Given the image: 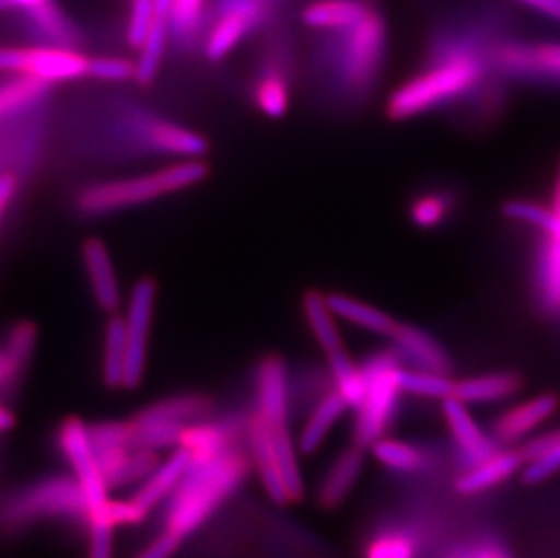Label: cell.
Listing matches in <instances>:
<instances>
[{
  "instance_id": "9c48e42d",
  "label": "cell",
  "mask_w": 560,
  "mask_h": 558,
  "mask_svg": "<svg viewBox=\"0 0 560 558\" xmlns=\"http://www.w3.org/2000/svg\"><path fill=\"white\" fill-rule=\"evenodd\" d=\"M385 43V22L374 10L369 11L354 27L347 30L341 68L350 84L365 85L374 79Z\"/></svg>"
},
{
  "instance_id": "c3c4849f",
  "label": "cell",
  "mask_w": 560,
  "mask_h": 558,
  "mask_svg": "<svg viewBox=\"0 0 560 558\" xmlns=\"http://www.w3.org/2000/svg\"><path fill=\"white\" fill-rule=\"evenodd\" d=\"M545 281L553 305L560 309V248L550 242L546 251Z\"/></svg>"
},
{
  "instance_id": "681fc988",
  "label": "cell",
  "mask_w": 560,
  "mask_h": 558,
  "mask_svg": "<svg viewBox=\"0 0 560 558\" xmlns=\"http://www.w3.org/2000/svg\"><path fill=\"white\" fill-rule=\"evenodd\" d=\"M16 189H19V179L15 174H0V218L15 198Z\"/></svg>"
},
{
  "instance_id": "1f68e13d",
  "label": "cell",
  "mask_w": 560,
  "mask_h": 558,
  "mask_svg": "<svg viewBox=\"0 0 560 558\" xmlns=\"http://www.w3.org/2000/svg\"><path fill=\"white\" fill-rule=\"evenodd\" d=\"M502 214L513 222L534 226L546 234L548 242L560 248V217L553 212V209H546L534 201L512 200L502 206Z\"/></svg>"
},
{
  "instance_id": "f6af8a7d",
  "label": "cell",
  "mask_w": 560,
  "mask_h": 558,
  "mask_svg": "<svg viewBox=\"0 0 560 558\" xmlns=\"http://www.w3.org/2000/svg\"><path fill=\"white\" fill-rule=\"evenodd\" d=\"M448 214V201L444 200L443 196L427 195L419 198L412 206L410 217L413 223L423 229H432L443 222L444 218Z\"/></svg>"
},
{
  "instance_id": "680465c9",
  "label": "cell",
  "mask_w": 560,
  "mask_h": 558,
  "mask_svg": "<svg viewBox=\"0 0 560 558\" xmlns=\"http://www.w3.org/2000/svg\"><path fill=\"white\" fill-rule=\"evenodd\" d=\"M557 433H559V441H560V430H557Z\"/></svg>"
},
{
  "instance_id": "e575fe53",
  "label": "cell",
  "mask_w": 560,
  "mask_h": 558,
  "mask_svg": "<svg viewBox=\"0 0 560 558\" xmlns=\"http://www.w3.org/2000/svg\"><path fill=\"white\" fill-rule=\"evenodd\" d=\"M254 104L269 118L280 120L291 107V90L287 80L278 73L265 74L254 88Z\"/></svg>"
},
{
  "instance_id": "484cf974",
  "label": "cell",
  "mask_w": 560,
  "mask_h": 558,
  "mask_svg": "<svg viewBox=\"0 0 560 558\" xmlns=\"http://www.w3.org/2000/svg\"><path fill=\"white\" fill-rule=\"evenodd\" d=\"M371 11L361 0H316L303 10L305 26L328 32H347Z\"/></svg>"
},
{
  "instance_id": "5bb4252c",
  "label": "cell",
  "mask_w": 560,
  "mask_h": 558,
  "mask_svg": "<svg viewBox=\"0 0 560 558\" xmlns=\"http://www.w3.org/2000/svg\"><path fill=\"white\" fill-rule=\"evenodd\" d=\"M80 254L96 306L107 316L117 314L122 306V287L106 243L101 237H88Z\"/></svg>"
},
{
  "instance_id": "3957f363",
  "label": "cell",
  "mask_w": 560,
  "mask_h": 558,
  "mask_svg": "<svg viewBox=\"0 0 560 558\" xmlns=\"http://www.w3.org/2000/svg\"><path fill=\"white\" fill-rule=\"evenodd\" d=\"M482 66L476 58H452L427 73L399 85L386 101V116L394 121L410 120L432 107L471 90L481 80Z\"/></svg>"
},
{
  "instance_id": "f546056e",
  "label": "cell",
  "mask_w": 560,
  "mask_h": 558,
  "mask_svg": "<svg viewBox=\"0 0 560 558\" xmlns=\"http://www.w3.org/2000/svg\"><path fill=\"white\" fill-rule=\"evenodd\" d=\"M170 37L167 21L159 16V21L149 33V37L145 38L142 48L138 49V57L135 60V82L140 88H149L159 77Z\"/></svg>"
},
{
  "instance_id": "277c9868",
  "label": "cell",
  "mask_w": 560,
  "mask_h": 558,
  "mask_svg": "<svg viewBox=\"0 0 560 558\" xmlns=\"http://www.w3.org/2000/svg\"><path fill=\"white\" fill-rule=\"evenodd\" d=\"M366 391L361 405L355 408L354 438L355 446L369 447L383 438L396 411L397 399L402 394L397 381L399 358L394 352L377 353L366 364Z\"/></svg>"
},
{
  "instance_id": "603a6c76",
  "label": "cell",
  "mask_w": 560,
  "mask_h": 558,
  "mask_svg": "<svg viewBox=\"0 0 560 558\" xmlns=\"http://www.w3.org/2000/svg\"><path fill=\"white\" fill-rule=\"evenodd\" d=\"M349 410L347 400L339 392L330 391L317 400L316 406L308 414L307 421L303 425L300 438L296 439L298 447L302 455H314L325 444L328 433L341 421V417Z\"/></svg>"
},
{
  "instance_id": "6da1fadb",
  "label": "cell",
  "mask_w": 560,
  "mask_h": 558,
  "mask_svg": "<svg viewBox=\"0 0 560 558\" xmlns=\"http://www.w3.org/2000/svg\"><path fill=\"white\" fill-rule=\"evenodd\" d=\"M250 469L249 452L240 444L206 463H190L180 485L167 499L164 530L186 540L240 490Z\"/></svg>"
},
{
  "instance_id": "d590c367",
  "label": "cell",
  "mask_w": 560,
  "mask_h": 558,
  "mask_svg": "<svg viewBox=\"0 0 560 558\" xmlns=\"http://www.w3.org/2000/svg\"><path fill=\"white\" fill-rule=\"evenodd\" d=\"M49 84L32 77H15L0 85V120L11 113L26 109L33 102L40 101Z\"/></svg>"
},
{
  "instance_id": "e0dca14e",
  "label": "cell",
  "mask_w": 560,
  "mask_h": 558,
  "mask_svg": "<svg viewBox=\"0 0 560 558\" xmlns=\"http://www.w3.org/2000/svg\"><path fill=\"white\" fill-rule=\"evenodd\" d=\"M190 457L186 447H175L171 450L167 457L160 461L159 466L153 469V474L138 485L132 501L137 502L142 510L151 511L162 502H167L173 491L178 488L187 468H189Z\"/></svg>"
},
{
  "instance_id": "11a10c76",
  "label": "cell",
  "mask_w": 560,
  "mask_h": 558,
  "mask_svg": "<svg viewBox=\"0 0 560 558\" xmlns=\"http://www.w3.org/2000/svg\"><path fill=\"white\" fill-rule=\"evenodd\" d=\"M49 0H13L15 8H22V10H35L38 5L46 4Z\"/></svg>"
},
{
  "instance_id": "b9f144b4",
  "label": "cell",
  "mask_w": 560,
  "mask_h": 558,
  "mask_svg": "<svg viewBox=\"0 0 560 558\" xmlns=\"http://www.w3.org/2000/svg\"><path fill=\"white\" fill-rule=\"evenodd\" d=\"M35 342H37V327L32 322L16 323L15 327L11 328L2 350L10 358L16 372H21L26 367L27 359L35 350Z\"/></svg>"
},
{
  "instance_id": "44dd1931",
  "label": "cell",
  "mask_w": 560,
  "mask_h": 558,
  "mask_svg": "<svg viewBox=\"0 0 560 558\" xmlns=\"http://www.w3.org/2000/svg\"><path fill=\"white\" fill-rule=\"evenodd\" d=\"M143 137L149 148L178 160L203 159L209 153V142L200 132L173 121H149Z\"/></svg>"
},
{
  "instance_id": "d6a6232c",
  "label": "cell",
  "mask_w": 560,
  "mask_h": 558,
  "mask_svg": "<svg viewBox=\"0 0 560 558\" xmlns=\"http://www.w3.org/2000/svg\"><path fill=\"white\" fill-rule=\"evenodd\" d=\"M397 381L402 394L424 397V399H448L454 395L455 381L448 374H438L429 370H410L399 367Z\"/></svg>"
},
{
  "instance_id": "4dcf8cb0",
  "label": "cell",
  "mask_w": 560,
  "mask_h": 558,
  "mask_svg": "<svg viewBox=\"0 0 560 558\" xmlns=\"http://www.w3.org/2000/svg\"><path fill=\"white\" fill-rule=\"evenodd\" d=\"M328 370L332 375L334 391L347 400V405L355 410L363 400L366 391L365 370L355 364L349 352L339 353L336 358L327 359Z\"/></svg>"
},
{
  "instance_id": "2e32d148",
  "label": "cell",
  "mask_w": 560,
  "mask_h": 558,
  "mask_svg": "<svg viewBox=\"0 0 560 558\" xmlns=\"http://www.w3.org/2000/svg\"><path fill=\"white\" fill-rule=\"evenodd\" d=\"M365 469V447L352 446L339 453L323 475L317 502L323 510H336L349 499Z\"/></svg>"
},
{
  "instance_id": "ba28073f",
  "label": "cell",
  "mask_w": 560,
  "mask_h": 558,
  "mask_svg": "<svg viewBox=\"0 0 560 558\" xmlns=\"http://www.w3.org/2000/svg\"><path fill=\"white\" fill-rule=\"evenodd\" d=\"M57 444L66 463L73 469L74 479L79 480L88 513L101 508L109 499V488L102 477L95 447L91 443L90 425L80 421L79 417H68L59 427Z\"/></svg>"
},
{
  "instance_id": "7bdbcfd3",
  "label": "cell",
  "mask_w": 560,
  "mask_h": 558,
  "mask_svg": "<svg viewBox=\"0 0 560 558\" xmlns=\"http://www.w3.org/2000/svg\"><path fill=\"white\" fill-rule=\"evenodd\" d=\"M88 77L109 84L135 82V62L126 57H90Z\"/></svg>"
},
{
  "instance_id": "cb8c5ba5",
  "label": "cell",
  "mask_w": 560,
  "mask_h": 558,
  "mask_svg": "<svg viewBox=\"0 0 560 558\" xmlns=\"http://www.w3.org/2000/svg\"><path fill=\"white\" fill-rule=\"evenodd\" d=\"M303 316L307 319L312 336L322 348L325 358H336L345 353V342L339 333L338 317L330 311L327 298L319 290H307L302 300Z\"/></svg>"
},
{
  "instance_id": "8fae6325",
  "label": "cell",
  "mask_w": 560,
  "mask_h": 558,
  "mask_svg": "<svg viewBox=\"0 0 560 558\" xmlns=\"http://www.w3.org/2000/svg\"><path fill=\"white\" fill-rule=\"evenodd\" d=\"M244 439L247 443L250 463H253V468L258 474L265 496L269 497L275 504H289L285 483L281 477L280 463H278V455H276L272 425H269L264 417L254 411L245 419Z\"/></svg>"
},
{
  "instance_id": "9f6ffc18",
  "label": "cell",
  "mask_w": 560,
  "mask_h": 558,
  "mask_svg": "<svg viewBox=\"0 0 560 558\" xmlns=\"http://www.w3.org/2000/svg\"><path fill=\"white\" fill-rule=\"evenodd\" d=\"M171 4H173V0H154V8H156V13L162 19L167 21V15H170Z\"/></svg>"
},
{
  "instance_id": "30bf717a",
  "label": "cell",
  "mask_w": 560,
  "mask_h": 558,
  "mask_svg": "<svg viewBox=\"0 0 560 558\" xmlns=\"http://www.w3.org/2000/svg\"><path fill=\"white\" fill-rule=\"evenodd\" d=\"M256 414L272 427H289L291 416V381L285 359L269 353L259 361L254 380Z\"/></svg>"
},
{
  "instance_id": "f907efd6",
  "label": "cell",
  "mask_w": 560,
  "mask_h": 558,
  "mask_svg": "<svg viewBox=\"0 0 560 558\" xmlns=\"http://www.w3.org/2000/svg\"><path fill=\"white\" fill-rule=\"evenodd\" d=\"M521 2L529 5L532 10L539 11L542 15L560 22V0H521Z\"/></svg>"
},
{
  "instance_id": "db71d44e",
  "label": "cell",
  "mask_w": 560,
  "mask_h": 558,
  "mask_svg": "<svg viewBox=\"0 0 560 558\" xmlns=\"http://www.w3.org/2000/svg\"><path fill=\"white\" fill-rule=\"evenodd\" d=\"M551 209L560 217V159L557 165L556 190H553V201H551Z\"/></svg>"
},
{
  "instance_id": "bcb514c9",
  "label": "cell",
  "mask_w": 560,
  "mask_h": 558,
  "mask_svg": "<svg viewBox=\"0 0 560 558\" xmlns=\"http://www.w3.org/2000/svg\"><path fill=\"white\" fill-rule=\"evenodd\" d=\"M88 524V558H113L115 551V527L101 521H85Z\"/></svg>"
},
{
  "instance_id": "ffe728a7",
  "label": "cell",
  "mask_w": 560,
  "mask_h": 558,
  "mask_svg": "<svg viewBox=\"0 0 560 558\" xmlns=\"http://www.w3.org/2000/svg\"><path fill=\"white\" fill-rule=\"evenodd\" d=\"M390 339L397 350L419 370L450 374L452 361H450L448 353L441 347V342L423 328L413 327L408 323H397Z\"/></svg>"
},
{
  "instance_id": "ee69618b",
  "label": "cell",
  "mask_w": 560,
  "mask_h": 558,
  "mask_svg": "<svg viewBox=\"0 0 560 558\" xmlns=\"http://www.w3.org/2000/svg\"><path fill=\"white\" fill-rule=\"evenodd\" d=\"M365 558H416V546L405 535L388 533L366 546Z\"/></svg>"
},
{
  "instance_id": "60d3db41",
  "label": "cell",
  "mask_w": 560,
  "mask_h": 558,
  "mask_svg": "<svg viewBox=\"0 0 560 558\" xmlns=\"http://www.w3.org/2000/svg\"><path fill=\"white\" fill-rule=\"evenodd\" d=\"M156 21L159 13L154 8V0H132L126 30L127 44L137 51L142 48Z\"/></svg>"
},
{
  "instance_id": "7dc6e473",
  "label": "cell",
  "mask_w": 560,
  "mask_h": 558,
  "mask_svg": "<svg viewBox=\"0 0 560 558\" xmlns=\"http://www.w3.org/2000/svg\"><path fill=\"white\" fill-rule=\"evenodd\" d=\"M182 544H184V538L164 530L151 543L145 544L132 558H173L176 551L180 549Z\"/></svg>"
},
{
  "instance_id": "7c38bea8",
  "label": "cell",
  "mask_w": 560,
  "mask_h": 558,
  "mask_svg": "<svg viewBox=\"0 0 560 558\" xmlns=\"http://www.w3.org/2000/svg\"><path fill=\"white\" fill-rule=\"evenodd\" d=\"M559 410V397L553 394L537 395L510 406L493 422L492 438L498 444L515 446L534 438Z\"/></svg>"
},
{
  "instance_id": "f35d334b",
  "label": "cell",
  "mask_w": 560,
  "mask_h": 558,
  "mask_svg": "<svg viewBox=\"0 0 560 558\" xmlns=\"http://www.w3.org/2000/svg\"><path fill=\"white\" fill-rule=\"evenodd\" d=\"M504 62L515 68L539 69L546 73L560 74V46L542 44L528 49H508Z\"/></svg>"
},
{
  "instance_id": "9a60e30c",
  "label": "cell",
  "mask_w": 560,
  "mask_h": 558,
  "mask_svg": "<svg viewBox=\"0 0 560 558\" xmlns=\"http://www.w3.org/2000/svg\"><path fill=\"white\" fill-rule=\"evenodd\" d=\"M444 421L448 425L450 433L459 446L466 461L474 464L481 463L485 458L492 457L498 452L499 444L492 435H488L468 410V405L463 400L448 397L443 400Z\"/></svg>"
},
{
  "instance_id": "ac0fdd59",
  "label": "cell",
  "mask_w": 560,
  "mask_h": 558,
  "mask_svg": "<svg viewBox=\"0 0 560 558\" xmlns=\"http://www.w3.org/2000/svg\"><path fill=\"white\" fill-rule=\"evenodd\" d=\"M523 464V453L517 447L498 450L492 457L474 464L466 474L460 475L455 483V490L463 496H477L482 491L492 490L504 480L512 479L513 475L521 474Z\"/></svg>"
},
{
  "instance_id": "74e56055",
  "label": "cell",
  "mask_w": 560,
  "mask_h": 558,
  "mask_svg": "<svg viewBox=\"0 0 560 558\" xmlns=\"http://www.w3.org/2000/svg\"><path fill=\"white\" fill-rule=\"evenodd\" d=\"M90 438L96 457L126 450L132 444L131 421H102L90 425Z\"/></svg>"
},
{
  "instance_id": "d4e9b609",
  "label": "cell",
  "mask_w": 560,
  "mask_h": 558,
  "mask_svg": "<svg viewBox=\"0 0 560 558\" xmlns=\"http://www.w3.org/2000/svg\"><path fill=\"white\" fill-rule=\"evenodd\" d=\"M212 411H214V400L211 397L203 394H180L154 400L151 405L143 406L137 416L189 427L195 422L211 419Z\"/></svg>"
},
{
  "instance_id": "8d00e7d4",
  "label": "cell",
  "mask_w": 560,
  "mask_h": 558,
  "mask_svg": "<svg viewBox=\"0 0 560 558\" xmlns=\"http://www.w3.org/2000/svg\"><path fill=\"white\" fill-rule=\"evenodd\" d=\"M148 511L142 510L137 502L131 499H107L101 508H96L95 511H91L85 516V521H101L107 526L117 527L120 526H137L142 524L148 519Z\"/></svg>"
},
{
  "instance_id": "d6986e66",
  "label": "cell",
  "mask_w": 560,
  "mask_h": 558,
  "mask_svg": "<svg viewBox=\"0 0 560 558\" xmlns=\"http://www.w3.org/2000/svg\"><path fill=\"white\" fill-rule=\"evenodd\" d=\"M245 422L236 427L233 422L206 421L195 422L184 430L180 446L189 453L190 463H206L228 452L229 447L238 444L240 435H244Z\"/></svg>"
},
{
  "instance_id": "f1b7e54d",
  "label": "cell",
  "mask_w": 560,
  "mask_h": 558,
  "mask_svg": "<svg viewBox=\"0 0 560 558\" xmlns=\"http://www.w3.org/2000/svg\"><path fill=\"white\" fill-rule=\"evenodd\" d=\"M276 455L280 463L281 477L285 483L289 504H298L305 497V480H303L302 463H300V447L296 439L292 438L291 428L272 427Z\"/></svg>"
},
{
  "instance_id": "4316f807",
  "label": "cell",
  "mask_w": 560,
  "mask_h": 558,
  "mask_svg": "<svg viewBox=\"0 0 560 558\" xmlns=\"http://www.w3.org/2000/svg\"><path fill=\"white\" fill-rule=\"evenodd\" d=\"M325 298H327L330 311L336 314L338 319H345V322L354 325V327L363 328L366 333L390 337L394 328H396V319L388 316L386 312L375 309L371 303L355 300L352 295L339 294V292L325 294Z\"/></svg>"
},
{
  "instance_id": "816d5d0a",
  "label": "cell",
  "mask_w": 560,
  "mask_h": 558,
  "mask_svg": "<svg viewBox=\"0 0 560 558\" xmlns=\"http://www.w3.org/2000/svg\"><path fill=\"white\" fill-rule=\"evenodd\" d=\"M15 427V416L4 405H0V433L10 432Z\"/></svg>"
},
{
  "instance_id": "5b68a950",
  "label": "cell",
  "mask_w": 560,
  "mask_h": 558,
  "mask_svg": "<svg viewBox=\"0 0 560 558\" xmlns=\"http://www.w3.org/2000/svg\"><path fill=\"white\" fill-rule=\"evenodd\" d=\"M90 57L79 49L62 46L4 48L0 46V73L32 77L46 84L69 82L88 77Z\"/></svg>"
},
{
  "instance_id": "4fadbf2b",
  "label": "cell",
  "mask_w": 560,
  "mask_h": 558,
  "mask_svg": "<svg viewBox=\"0 0 560 558\" xmlns=\"http://www.w3.org/2000/svg\"><path fill=\"white\" fill-rule=\"evenodd\" d=\"M264 13L261 0H229L223 4L217 24L207 35L206 57L211 62H220L233 54L245 35L258 24Z\"/></svg>"
},
{
  "instance_id": "6f0895ef",
  "label": "cell",
  "mask_w": 560,
  "mask_h": 558,
  "mask_svg": "<svg viewBox=\"0 0 560 558\" xmlns=\"http://www.w3.org/2000/svg\"><path fill=\"white\" fill-rule=\"evenodd\" d=\"M15 4H13V0H0V13H4V11L13 10Z\"/></svg>"
},
{
  "instance_id": "f5cc1de1",
  "label": "cell",
  "mask_w": 560,
  "mask_h": 558,
  "mask_svg": "<svg viewBox=\"0 0 560 558\" xmlns=\"http://www.w3.org/2000/svg\"><path fill=\"white\" fill-rule=\"evenodd\" d=\"M465 558H510L508 555L502 554L499 549L482 548L477 554H471L470 557Z\"/></svg>"
},
{
  "instance_id": "52a82bcc",
  "label": "cell",
  "mask_w": 560,
  "mask_h": 558,
  "mask_svg": "<svg viewBox=\"0 0 560 558\" xmlns=\"http://www.w3.org/2000/svg\"><path fill=\"white\" fill-rule=\"evenodd\" d=\"M88 515L84 496L79 480L74 477H55L33 486L30 490L11 499L2 511L5 522H24L27 519H48V516H73L84 519Z\"/></svg>"
},
{
  "instance_id": "7402d4cb",
  "label": "cell",
  "mask_w": 560,
  "mask_h": 558,
  "mask_svg": "<svg viewBox=\"0 0 560 558\" xmlns=\"http://www.w3.org/2000/svg\"><path fill=\"white\" fill-rule=\"evenodd\" d=\"M523 388V380L515 372H493V374L474 375L463 381H455V399L465 405H495L512 399Z\"/></svg>"
},
{
  "instance_id": "7a4b0ae2",
  "label": "cell",
  "mask_w": 560,
  "mask_h": 558,
  "mask_svg": "<svg viewBox=\"0 0 560 558\" xmlns=\"http://www.w3.org/2000/svg\"><path fill=\"white\" fill-rule=\"evenodd\" d=\"M209 174L203 159L178 160L153 173L88 184L74 195V207L84 217H107L196 187Z\"/></svg>"
},
{
  "instance_id": "83f0119b",
  "label": "cell",
  "mask_w": 560,
  "mask_h": 558,
  "mask_svg": "<svg viewBox=\"0 0 560 558\" xmlns=\"http://www.w3.org/2000/svg\"><path fill=\"white\" fill-rule=\"evenodd\" d=\"M126 372V322L117 312L107 317L104 328V353H102V383L109 391H124Z\"/></svg>"
},
{
  "instance_id": "8992f818",
  "label": "cell",
  "mask_w": 560,
  "mask_h": 558,
  "mask_svg": "<svg viewBox=\"0 0 560 558\" xmlns=\"http://www.w3.org/2000/svg\"><path fill=\"white\" fill-rule=\"evenodd\" d=\"M159 287L153 278L138 279L132 284L127 300L126 314V372H124V391H137L142 385L148 369L149 339L153 328L154 305H156Z\"/></svg>"
},
{
  "instance_id": "836d02e7",
  "label": "cell",
  "mask_w": 560,
  "mask_h": 558,
  "mask_svg": "<svg viewBox=\"0 0 560 558\" xmlns=\"http://www.w3.org/2000/svg\"><path fill=\"white\" fill-rule=\"evenodd\" d=\"M369 450L377 463L383 464L385 468L394 469V472L408 474V472H418L423 466V455L418 447L397 441V439L383 435Z\"/></svg>"
},
{
  "instance_id": "ab89813d",
  "label": "cell",
  "mask_w": 560,
  "mask_h": 558,
  "mask_svg": "<svg viewBox=\"0 0 560 558\" xmlns=\"http://www.w3.org/2000/svg\"><path fill=\"white\" fill-rule=\"evenodd\" d=\"M207 0H173L167 26L170 33H175L176 38L187 40L195 35L200 27L201 16L206 13Z\"/></svg>"
}]
</instances>
